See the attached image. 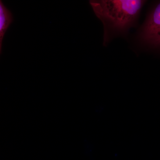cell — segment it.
Returning a JSON list of instances; mask_svg holds the SVG:
<instances>
[{
	"label": "cell",
	"instance_id": "obj_3",
	"mask_svg": "<svg viewBox=\"0 0 160 160\" xmlns=\"http://www.w3.org/2000/svg\"><path fill=\"white\" fill-rule=\"evenodd\" d=\"M12 13L0 1V52L2 53V44L4 35L9 25L12 22Z\"/></svg>",
	"mask_w": 160,
	"mask_h": 160
},
{
	"label": "cell",
	"instance_id": "obj_1",
	"mask_svg": "<svg viewBox=\"0 0 160 160\" xmlns=\"http://www.w3.org/2000/svg\"><path fill=\"white\" fill-rule=\"evenodd\" d=\"M145 1L141 0L90 1L96 15L107 29L126 30L137 18Z\"/></svg>",
	"mask_w": 160,
	"mask_h": 160
},
{
	"label": "cell",
	"instance_id": "obj_2",
	"mask_svg": "<svg viewBox=\"0 0 160 160\" xmlns=\"http://www.w3.org/2000/svg\"><path fill=\"white\" fill-rule=\"evenodd\" d=\"M145 43L160 47V3L150 13L140 33Z\"/></svg>",
	"mask_w": 160,
	"mask_h": 160
}]
</instances>
